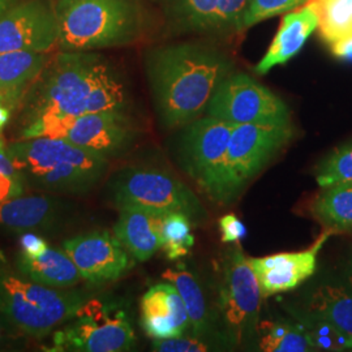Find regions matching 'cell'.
<instances>
[{"mask_svg": "<svg viewBox=\"0 0 352 352\" xmlns=\"http://www.w3.org/2000/svg\"><path fill=\"white\" fill-rule=\"evenodd\" d=\"M23 124L41 116L126 113V84L111 64L93 51H60L21 103Z\"/></svg>", "mask_w": 352, "mask_h": 352, "instance_id": "1", "label": "cell"}, {"mask_svg": "<svg viewBox=\"0 0 352 352\" xmlns=\"http://www.w3.org/2000/svg\"><path fill=\"white\" fill-rule=\"evenodd\" d=\"M232 63L218 51L174 45L149 51L145 71L154 109L166 128L187 126L206 111Z\"/></svg>", "mask_w": 352, "mask_h": 352, "instance_id": "2", "label": "cell"}, {"mask_svg": "<svg viewBox=\"0 0 352 352\" xmlns=\"http://www.w3.org/2000/svg\"><path fill=\"white\" fill-rule=\"evenodd\" d=\"M28 187L64 197L96 188L110 168V158L59 138H32L7 144Z\"/></svg>", "mask_w": 352, "mask_h": 352, "instance_id": "3", "label": "cell"}, {"mask_svg": "<svg viewBox=\"0 0 352 352\" xmlns=\"http://www.w3.org/2000/svg\"><path fill=\"white\" fill-rule=\"evenodd\" d=\"M91 296L84 289H52L24 277L0 254V315L30 340H45Z\"/></svg>", "mask_w": 352, "mask_h": 352, "instance_id": "4", "label": "cell"}, {"mask_svg": "<svg viewBox=\"0 0 352 352\" xmlns=\"http://www.w3.org/2000/svg\"><path fill=\"white\" fill-rule=\"evenodd\" d=\"M60 51H94L136 42L145 25L139 0H56Z\"/></svg>", "mask_w": 352, "mask_h": 352, "instance_id": "5", "label": "cell"}, {"mask_svg": "<svg viewBox=\"0 0 352 352\" xmlns=\"http://www.w3.org/2000/svg\"><path fill=\"white\" fill-rule=\"evenodd\" d=\"M294 139V126L274 124L235 126L226 157L208 195L214 201H235L248 183L283 151Z\"/></svg>", "mask_w": 352, "mask_h": 352, "instance_id": "6", "label": "cell"}, {"mask_svg": "<svg viewBox=\"0 0 352 352\" xmlns=\"http://www.w3.org/2000/svg\"><path fill=\"white\" fill-rule=\"evenodd\" d=\"M139 128L126 113H90L75 116H41L23 124L20 139L59 138L107 158L129 151Z\"/></svg>", "mask_w": 352, "mask_h": 352, "instance_id": "7", "label": "cell"}, {"mask_svg": "<svg viewBox=\"0 0 352 352\" xmlns=\"http://www.w3.org/2000/svg\"><path fill=\"white\" fill-rule=\"evenodd\" d=\"M109 190L118 209L133 206L153 213L186 214L192 222L206 218L205 208L188 186L158 167L122 168L110 180Z\"/></svg>", "mask_w": 352, "mask_h": 352, "instance_id": "8", "label": "cell"}, {"mask_svg": "<svg viewBox=\"0 0 352 352\" xmlns=\"http://www.w3.org/2000/svg\"><path fill=\"white\" fill-rule=\"evenodd\" d=\"M51 352H123L136 344L126 309L118 302L90 298L78 312L51 334Z\"/></svg>", "mask_w": 352, "mask_h": 352, "instance_id": "9", "label": "cell"}, {"mask_svg": "<svg viewBox=\"0 0 352 352\" xmlns=\"http://www.w3.org/2000/svg\"><path fill=\"white\" fill-rule=\"evenodd\" d=\"M263 291L248 257L240 247L227 251L219 309L227 337L240 344L257 336Z\"/></svg>", "mask_w": 352, "mask_h": 352, "instance_id": "10", "label": "cell"}, {"mask_svg": "<svg viewBox=\"0 0 352 352\" xmlns=\"http://www.w3.org/2000/svg\"><path fill=\"white\" fill-rule=\"evenodd\" d=\"M209 116L239 124H291L289 107L277 94L245 74L226 77L209 102Z\"/></svg>", "mask_w": 352, "mask_h": 352, "instance_id": "11", "label": "cell"}, {"mask_svg": "<svg viewBox=\"0 0 352 352\" xmlns=\"http://www.w3.org/2000/svg\"><path fill=\"white\" fill-rule=\"evenodd\" d=\"M59 39L56 0H20L0 16V52L50 54Z\"/></svg>", "mask_w": 352, "mask_h": 352, "instance_id": "12", "label": "cell"}, {"mask_svg": "<svg viewBox=\"0 0 352 352\" xmlns=\"http://www.w3.org/2000/svg\"><path fill=\"white\" fill-rule=\"evenodd\" d=\"M234 128L235 124L208 115L188 123L182 133L180 164L206 192L226 157Z\"/></svg>", "mask_w": 352, "mask_h": 352, "instance_id": "13", "label": "cell"}, {"mask_svg": "<svg viewBox=\"0 0 352 352\" xmlns=\"http://www.w3.org/2000/svg\"><path fill=\"white\" fill-rule=\"evenodd\" d=\"M62 248L82 279L91 285L115 282L124 277L136 263L118 238L106 230L71 236L64 240Z\"/></svg>", "mask_w": 352, "mask_h": 352, "instance_id": "14", "label": "cell"}, {"mask_svg": "<svg viewBox=\"0 0 352 352\" xmlns=\"http://www.w3.org/2000/svg\"><path fill=\"white\" fill-rule=\"evenodd\" d=\"M74 218L75 205L52 193L23 195L0 204V230L16 235L58 232Z\"/></svg>", "mask_w": 352, "mask_h": 352, "instance_id": "15", "label": "cell"}, {"mask_svg": "<svg viewBox=\"0 0 352 352\" xmlns=\"http://www.w3.org/2000/svg\"><path fill=\"white\" fill-rule=\"evenodd\" d=\"M14 267L30 280L52 289H72L84 280L71 257L39 234L20 235Z\"/></svg>", "mask_w": 352, "mask_h": 352, "instance_id": "16", "label": "cell"}, {"mask_svg": "<svg viewBox=\"0 0 352 352\" xmlns=\"http://www.w3.org/2000/svg\"><path fill=\"white\" fill-rule=\"evenodd\" d=\"M330 235L331 232L325 230L315 244L304 251L285 252L253 258L248 257L263 295L272 296L291 291L312 277L317 269L318 252Z\"/></svg>", "mask_w": 352, "mask_h": 352, "instance_id": "17", "label": "cell"}, {"mask_svg": "<svg viewBox=\"0 0 352 352\" xmlns=\"http://www.w3.org/2000/svg\"><path fill=\"white\" fill-rule=\"evenodd\" d=\"M141 327L151 340H167L190 329L184 302L174 285L162 282L151 286L140 302Z\"/></svg>", "mask_w": 352, "mask_h": 352, "instance_id": "18", "label": "cell"}, {"mask_svg": "<svg viewBox=\"0 0 352 352\" xmlns=\"http://www.w3.org/2000/svg\"><path fill=\"white\" fill-rule=\"evenodd\" d=\"M317 28V14L308 3L298 8L295 12L286 14L269 50L256 65V74L266 75L274 67L287 63L289 59L300 52L305 42Z\"/></svg>", "mask_w": 352, "mask_h": 352, "instance_id": "19", "label": "cell"}, {"mask_svg": "<svg viewBox=\"0 0 352 352\" xmlns=\"http://www.w3.org/2000/svg\"><path fill=\"white\" fill-rule=\"evenodd\" d=\"M162 215L133 206L119 209L113 235L138 263L151 260L161 250L160 226Z\"/></svg>", "mask_w": 352, "mask_h": 352, "instance_id": "20", "label": "cell"}, {"mask_svg": "<svg viewBox=\"0 0 352 352\" xmlns=\"http://www.w3.org/2000/svg\"><path fill=\"white\" fill-rule=\"evenodd\" d=\"M50 59V54L43 52H0V94L13 110L23 103Z\"/></svg>", "mask_w": 352, "mask_h": 352, "instance_id": "21", "label": "cell"}, {"mask_svg": "<svg viewBox=\"0 0 352 352\" xmlns=\"http://www.w3.org/2000/svg\"><path fill=\"white\" fill-rule=\"evenodd\" d=\"M305 311L337 327L352 349V289L342 283L327 282L308 296Z\"/></svg>", "mask_w": 352, "mask_h": 352, "instance_id": "22", "label": "cell"}, {"mask_svg": "<svg viewBox=\"0 0 352 352\" xmlns=\"http://www.w3.org/2000/svg\"><path fill=\"white\" fill-rule=\"evenodd\" d=\"M311 212L331 234L352 231V182L324 187Z\"/></svg>", "mask_w": 352, "mask_h": 352, "instance_id": "23", "label": "cell"}, {"mask_svg": "<svg viewBox=\"0 0 352 352\" xmlns=\"http://www.w3.org/2000/svg\"><path fill=\"white\" fill-rule=\"evenodd\" d=\"M164 280L175 286L180 294L190 322V331L196 337L206 338L213 329L212 316L208 311V304L199 280L186 269H167L162 274Z\"/></svg>", "mask_w": 352, "mask_h": 352, "instance_id": "24", "label": "cell"}, {"mask_svg": "<svg viewBox=\"0 0 352 352\" xmlns=\"http://www.w3.org/2000/svg\"><path fill=\"white\" fill-rule=\"evenodd\" d=\"M318 19L320 36L327 45L352 38V0H308Z\"/></svg>", "mask_w": 352, "mask_h": 352, "instance_id": "25", "label": "cell"}, {"mask_svg": "<svg viewBox=\"0 0 352 352\" xmlns=\"http://www.w3.org/2000/svg\"><path fill=\"white\" fill-rule=\"evenodd\" d=\"M258 347L266 352L315 351L298 321L278 320L258 327Z\"/></svg>", "mask_w": 352, "mask_h": 352, "instance_id": "26", "label": "cell"}, {"mask_svg": "<svg viewBox=\"0 0 352 352\" xmlns=\"http://www.w3.org/2000/svg\"><path fill=\"white\" fill-rule=\"evenodd\" d=\"M176 24L196 32H217L218 0H164Z\"/></svg>", "mask_w": 352, "mask_h": 352, "instance_id": "27", "label": "cell"}, {"mask_svg": "<svg viewBox=\"0 0 352 352\" xmlns=\"http://www.w3.org/2000/svg\"><path fill=\"white\" fill-rule=\"evenodd\" d=\"M161 243L168 260L175 261L188 254L195 244L192 235V221L186 214L167 213L161 218Z\"/></svg>", "mask_w": 352, "mask_h": 352, "instance_id": "28", "label": "cell"}, {"mask_svg": "<svg viewBox=\"0 0 352 352\" xmlns=\"http://www.w3.org/2000/svg\"><path fill=\"white\" fill-rule=\"evenodd\" d=\"M292 314L295 315V321H298L302 327L315 351H343L350 349L346 337L325 320L307 312L305 309L302 312L294 311Z\"/></svg>", "mask_w": 352, "mask_h": 352, "instance_id": "29", "label": "cell"}, {"mask_svg": "<svg viewBox=\"0 0 352 352\" xmlns=\"http://www.w3.org/2000/svg\"><path fill=\"white\" fill-rule=\"evenodd\" d=\"M316 180L321 188L352 182V141L331 151L317 168Z\"/></svg>", "mask_w": 352, "mask_h": 352, "instance_id": "30", "label": "cell"}, {"mask_svg": "<svg viewBox=\"0 0 352 352\" xmlns=\"http://www.w3.org/2000/svg\"><path fill=\"white\" fill-rule=\"evenodd\" d=\"M25 176L14 164L7 144L0 139V204L25 195Z\"/></svg>", "mask_w": 352, "mask_h": 352, "instance_id": "31", "label": "cell"}, {"mask_svg": "<svg viewBox=\"0 0 352 352\" xmlns=\"http://www.w3.org/2000/svg\"><path fill=\"white\" fill-rule=\"evenodd\" d=\"M308 0H251L240 21L239 32L273 16L300 8Z\"/></svg>", "mask_w": 352, "mask_h": 352, "instance_id": "32", "label": "cell"}, {"mask_svg": "<svg viewBox=\"0 0 352 352\" xmlns=\"http://www.w3.org/2000/svg\"><path fill=\"white\" fill-rule=\"evenodd\" d=\"M251 0H218L217 32H239L240 21Z\"/></svg>", "mask_w": 352, "mask_h": 352, "instance_id": "33", "label": "cell"}, {"mask_svg": "<svg viewBox=\"0 0 352 352\" xmlns=\"http://www.w3.org/2000/svg\"><path fill=\"white\" fill-rule=\"evenodd\" d=\"M212 344L201 337L179 336L167 340H153V351L160 352H205L212 350Z\"/></svg>", "mask_w": 352, "mask_h": 352, "instance_id": "34", "label": "cell"}, {"mask_svg": "<svg viewBox=\"0 0 352 352\" xmlns=\"http://www.w3.org/2000/svg\"><path fill=\"white\" fill-rule=\"evenodd\" d=\"M25 334L12 325L6 317L0 315V351H14L23 349L26 342Z\"/></svg>", "mask_w": 352, "mask_h": 352, "instance_id": "35", "label": "cell"}, {"mask_svg": "<svg viewBox=\"0 0 352 352\" xmlns=\"http://www.w3.org/2000/svg\"><path fill=\"white\" fill-rule=\"evenodd\" d=\"M223 243H239L247 235V227L234 214H227L219 219Z\"/></svg>", "mask_w": 352, "mask_h": 352, "instance_id": "36", "label": "cell"}, {"mask_svg": "<svg viewBox=\"0 0 352 352\" xmlns=\"http://www.w3.org/2000/svg\"><path fill=\"white\" fill-rule=\"evenodd\" d=\"M330 49L334 54V56H337L338 59L352 63V38L336 42V43L330 45Z\"/></svg>", "mask_w": 352, "mask_h": 352, "instance_id": "37", "label": "cell"}, {"mask_svg": "<svg viewBox=\"0 0 352 352\" xmlns=\"http://www.w3.org/2000/svg\"><path fill=\"white\" fill-rule=\"evenodd\" d=\"M20 0H0V16L3 13L7 12L11 7H13L16 3H19Z\"/></svg>", "mask_w": 352, "mask_h": 352, "instance_id": "38", "label": "cell"}, {"mask_svg": "<svg viewBox=\"0 0 352 352\" xmlns=\"http://www.w3.org/2000/svg\"><path fill=\"white\" fill-rule=\"evenodd\" d=\"M344 276H346V279H347V282H349V286L352 289V258L349 261L347 266H346Z\"/></svg>", "mask_w": 352, "mask_h": 352, "instance_id": "39", "label": "cell"}, {"mask_svg": "<svg viewBox=\"0 0 352 352\" xmlns=\"http://www.w3.org/2000/svg\"><path fill=\"white\" fill-rule=\"evenodd\" d=\"M1 104H7V106H10V104H8V103H7V102H6V100H4V98H3V96H1V94H0V107H1ZM10 107H11V106H10ZM11 109H12V107H11ZM13 110V109H12Z\"/></svg>", "mask_w": 352, "mask_h": 352, "instance_id": "40", "label": "cell"}]
</instances>
